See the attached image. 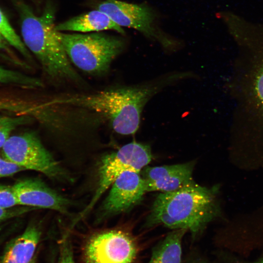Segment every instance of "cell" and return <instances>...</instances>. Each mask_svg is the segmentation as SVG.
<instances>
[{
  "mask_svg": "<svg viewBox=\"0 0 263 263\" xmlns=\"http://www.w3.org/2000/svg\"><path fill=\"white\" fill-rule=\"evenodd\" d=\"M219 188L192 183L174 191L161 192L155 199L146 226L162 225L189 230L195 236L220 214Z\"/></svg>",
  "mask_w": 263,
  "mask_h": 263,
  "instance_id": "cell-1",
  "label": "cell"
},
{
  "mask_svg": "<svg viewBox=\"0 0 263 263\" xmlns=\"http://www.w3.org/2000/svg\"><path fill=\"white\" fill-rule=\"evenodd\" d=\"M23 42L39 61L45 76L53 82H80L56 29V7L48 0L36 15L26 3L17 4Z\"/></svg>",
  "mask_w": 263,
  "mask_h": 263,
  "instance_id": "cell-2",
  "label": "cell"
},
{
  "mask_svg": "<svg viewBox=\"0 0 263 263\" xmlns=\"http://www.w3.org/2000/svg\"><path fill=\"white\" fill-rule=\"evenodd\" d=\"M58 36L71 63L93 75L107 73L126 45L122 38L100 32L68 34L58 31Z\"/></svg>",
  "mask_w": 263,
  "mask_h": 263,
  "instance_id": "cell-3",
  "label": "cell"
},
{
  "mask_svg": "<svg viewBox=\"0 0 263 263\" xmlns=\"http://www.w3.org/2000/svg\"><path fill=\"white\" fill-rule=\"evenodd\" d=\"M152 154L149 145L135 141L127 144L116 151L104 156L98 167L97 188L87 207L73 222V226L83 218L93 208L99 199L122 173H140L151 161Z\"/></svg>",
  "mask_w": 263,
  "mask_h": 263,
  "instance_id": "cell-4",
  "label": "cell"
},
{
  "mask_svg": "<svg viewBox=\"0 0 263 263\" xmlns=\"http://www.w3.org/2000/svg\"><path fill=\"white\" fill-rule=\"evenodd\" d=\"M1 149L3 158L25 169L39 171L52 178H60L64 174L59 164L34 132L10 136Z\"/></svg>",
  "mask_w": 263,
  "mask_h": 263,
  "instance_id": "cell-5",
  "label": "cell"
},
{
  "mask_svg": "<svg viewBox=\"0 0 263 263\" xmlns=\"http://www.w3.org/2000/svg\"><path fill=\"white\" fill-rule=\"evenodd\" d=\"M138 252L137 243L129 233L117 229L94 233L85 242L86 263H132Z\"/></svg>",
  "mask_w": 263,
  "mask_h": 263,
  "instance_id": "cell-6",
  "label": "cell"
},
{
  "mask_svg": "<svg viewBox=\"0 0 263 263\" xmlns=\"http://www.w3.org/2000/svg\"><path fill=\"white\" fill-rule=\"evenodd\" d=\"M240 47L249 55L251 62L243 78L242 100L248 111L263 124V26L245 35Z\"/></svg>",
  "mask_w": 263,
  "mask_h": 263,
  "instance_id": "cell-7",
  "label": "cell"
},
{
  "mask_svg": "<svg viewBox=\"0 0 263 263\" xmlns=\"http://www.w3.org/2000/svg\"><path fill=\"white\" fill-rule=\"evenodd\" d=\"M146 192L145 183L140 173L131 171L122 173L111 185L101 206V218L130 210L141 202Z\"/></svg>",
  "mask_w": 263,
  "mask_h": 263,
  "instance_id": "cell-8",
  "label": "cell"
},
{
  "mask_svg": "<svg viewBox=\"0 0 263 263\" xmlns=\"http://www.w3.org/2000/svg\"><path fill=\"white\" fill-rule=\"evenodd\" d=\"M96 9L106 13L121 27L132 28L149 38H159L153 13L146 6L118 0H105L99 3Z\"/></svg>",
  "mask_w": 263,
  "mask_h": 263,
  "instance_id": "cell-9",
  "label": "cell"
},
{
  "mask_svg": "<svg viewBox=\"0 0 263 263\" xmlns=\"http://www.w3.org/2000/svg\"><path fill=\"white\" fill-rule=\"evenodd\" d=\"M13 188L19 205L68 212L70 202L38 178H25L17 181Z\"/></svg>",
  "mask_w": 263,
  "mask_h": 263,
  "instance_id": "cell-10",
  "label": "cell"
},
{
  "mask_svg": "<svg viewBox=\"0 0 263 263\" xmlns=\"http://www.w3.org/2000/svg\"><path fill=\"white\" fill-rule=\"evenodd\" d=\"M193 161L171 165L145 167L141 170L147 192H166L178 189L193 182Z\"/></svg>",
  "mask_w": 263,
  "mask_h": 263,
  "instance_id": "cell-11",
  "label": "cell"
},
{
  "mask_svg": "<svg viewBox=\"0 0 263 263\" xmlns=\"http://www.w3.org/2000/svg\"><path fill=\"white\" fill-rule=\"evenodd\" d=\"M58 32L74 31L83 33L113 30L125 33L123 29L114 22L104 12L98 9L72 17L56 25Z\"/></svg>",
  "mask_w": 263,
  "mask_h": 263,
  "instance_id": "cell-12",
  "label": "cell"
},
{
  "mask_svg": "<svg viewBox=\"0 0 263 263\" xmlns=\"http://www.w3.org/2000/svg\"><path fill=\"white\" fill-rule=\"evenodd\" d=\"M41 235L39 228L34 225L13 239L7 246L0 259V263H30Z\"/></svg>",
  "mask_w": 263,
  "mask_h": 263,
  "instance_id": "cell-13",
  "label": "cell"
},
{
  "mask_svg": "<svg viewBox=\"0 0 263 263\" xmlns=\"http://www.w3.org/2000/svg\"><path fill=\"white\" fill-rule=\"evenodd\" d=\"M187 231L177 229L170 232L155 246L149 263H181L182 240Z\"/></svg>",
  "mask_w": 263,
  "mask_h": 263,
  "instance_id": "cell-14",
  "label": "cell"
},
{
  "mask_svg": "<svg viewBox=\"0 0 263 263\" xmlns=\"http://www.w3.org/2000/svg\"><path fill=\"white\" fill-rule=\"evenodd\" d=\"M0 83L17 86L28 89H38L44 86L42 81L39 78L6 68L1 65Z\"/></svg>",
  "mask_w": 263,
  "mask_h": 263,
  "instance_id": "cell-15",
  "label": "cell"
},
{
  "mask_svg": "<svg viewBox=\"0 0 263 263\" xmlns=\"http://www.w3.org/2000/svg\"><path fill=\"white\" fill-rule=\"evenodd\" d=\"M33 120V118L30 115L0 113V149L2 148L14 130L22 125L30 124Z\"/></svg>",
  "mask_w": 263,
  "mask_h": 263,
  "instance_id": "cell-16",
  "label": "cell"
},
{
  "mask_svg": "<svg viewBox=\"0 0 263 263\" xmlns=\"http://www.w3.org/2000/svg\"><path fill=\"white\" fill-rule=\"evenodd\" d=\"M0 35L8 43L14 47L24 57L29 61L32 60V56L29 50L0 9Z\"/></svg>",
  "mask_w": 263,
  "mask_h": 263,
  "instance_id": "cell-17",
  "label": "cell"
},
{
  "mask_svg": "<svg viewBox=\"0 0 263 263\" xmlns=\"http://www.w3.org/2000/svg\"><path fill=\"white\" fill-rule=\"evenodd\" d=\"M19 205L13 186L0 184V207L9 209Z\"/></svg>",
  "mask_w": 263,
  "mask_h": 263,
  "instance_id": "cell-18",
  "label": "cell"
},
{
  "mask_svg": "<svg viewBox=\"0 0 263 263\" xmlns=\"http://www.w3.org/2000/svg\"><path fill=\"white\" fill-rule=\"evenodd\" d=\"M24 170L23 168L0 157V178L10 176Z\"/></svg>",
  "mask_w": 263,
  "mask_h": 263,
  "instance_id": "cell-19",
  "label": "cell"
},
{
  "mask_svg": "<svg viewBox=\"0 0 263 263\" xmlns=\"http://www.w3.org/2000/svg\"><path fill=\"white\" fill-rule=\"evenodd\" d=\"M60 251L58 263H75L72 245L67 239L61 243Z\"/></svg>",
  "mask_w": 263,
  "mask_h": 263,
  "instance_id": "cell-20",
  "label": "cell"
},
{
  "mask_svg": "<svg viewBox=\"0 0 263 263\" xmlns=\"http://www.w3.org/2000/svg\"><path fill=\"white\" fill-rule=\"evenodd\" d=\"M30 208L28 207L9 209H3L0 207V222L18 216L30 210Z\"/></svg>",
  "mask_w": 263,
  "mask_h": 263,
  "instance_id": "cell-21",
  "label": "cell"
},
{
  "mask_svg": "<svg viewBox=\"0 0 263 263\" xmlns=\"http://www.w3.org/2000/svg\"><path fill=\"white\" fill-rule=\"evenodd\" d=\"M7 42L0 35V49H7Z\"/></svg>",
  "mask_w": 263,
  "mask_h": 263,
  "instance_id": "cell-22",
  "label": "cell"
},
{
  "mask_svg": "<svg viewBox=\"0 0 263 263\" xmlns=\"http://www.w3.org/2000/svg\"><path fill=\"white\" fill-rule=\"evenodd\" d=\"M252 263H263V258L260 260L259 261H258L257 262Z\"/></svg>",
  "mask_w": 263,
  "mask_h": 263,
  "instance_id": "cell-23",
  "label": "cell"
},
{
  "mask_svg": "<svg viewBox=\"0 0 263 263\" xmlns=\"http://www.w3.org/2000/svg\"><path fill=\"white\" fill-rule=\"evenodd\" d=\"M35 257H34L30 263H35Z\"/></svg>",
  "mask_w": 263,
  "mask_h": 263,
  "instance_id": "cell-24",
  "label": "cell"
},
{
  "mask_svg": "<svg viewBox=\"0 0 263 263\" xmlns=\"http://www.w3.org/2000/svg\"><path fill=\"white\" fill-rule=\"evenodd\" d=\"M33 1L36 2V3H39L40 1V0H32Z\"/></svg>",
  "mask_w": 263,
  "mask_h": 263,
  "instance_id": "cell-25",
  "label": "cell"
},
{
  "mask_svg": "<svg viewBox=\"0 0 263 263\" xmlns=\"http://www.w3.org/2000/svg\"><path fill=\"white\" fill-rule=\"evenodd\" d=\"M0 223H1V222H0Z\"/></svg>",
  "mask_w": 263,
  "mask_h": 263,
  "instance_id": "cell-26",
  "label": "cell"
}]
</instances>
